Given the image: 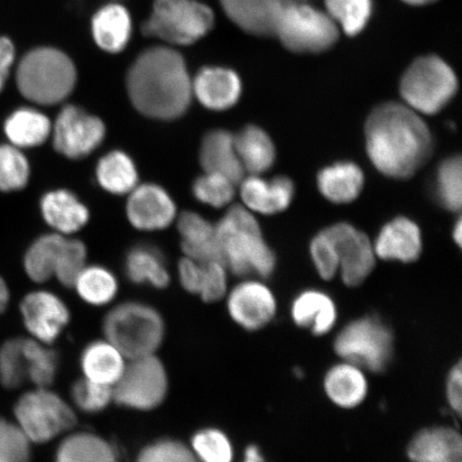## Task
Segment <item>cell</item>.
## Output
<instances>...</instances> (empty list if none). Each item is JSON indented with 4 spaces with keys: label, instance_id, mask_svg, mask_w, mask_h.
<instances>
[{
    "label": "cell",
    "instance_id": "obj_39",
    "mask_svg": "<svg viewBox=\"0 0 462 462\" xmlns=\"http://www.w3.org/2000/svg\"><path fill=\"white\" fill-rule=\"evenodd\" d=\"M190 444L196 458L200 462L234 461L233 443L221 430H199L194 433Z\"/></svg>",
    "mask_w": 462,
    "mask_h": 462
},
{
    "label": "cell",
    "instance_id": "obj_8",
    "mask_svg": "<svg viewBox=\"0 0 462 462\" xmlns=\"http://www.w3.org/2000/svg\"><path fill=\"white\" fill-rule=\"evenodd\" d=\"M334 350L346 362L373 373L385 371L394 352L391 328L378 317L351 321L334 340Z\"/></svg>",
    "mask_w": 462,
    "mask_h": 462
},
{
    "label": "cell",
    "instance_id": "obj_29",
    "mask_svg": "<svg viewBox=\"0 0 462 462\" xmlns=\"http://www.w3.org/2000/svg\"><path fill=\"white\" fill-rule=\"evenodd\" d=\"M132 33V21L124 5L111 4L101 8L92 19L95 42L107 53H120L128 45Z\"/></svg>",
    "mask_w": 462,
    "mask_h": 462
},
{
    "label": "cell",
    "instance_id": "obj_52",
    "mask_svg": "<svg viewBox=\"0 0 462 462\" xmlns=\"http://www.w3.org/2000/svg\"><path fill=\"white\" fill-rule=\"evenodd\" d=\"M244 462H264L263 455L260 453L258 447L250 446L246 448Z\"/></svg>",
    "mask_w": 462,
    "mask_h": 462
},
{
    "label": "cell",
    "instance_id": "obj_35",
    "mask_svg": "<svg viewBox=\"0 0 462 462\" xmlns=\"http://www.w3.org/2000/svg\"><path fill=\"white\" fill-rule=\"evenodd\" d=\"M73 287L84 302L92 306L111 303L118 292V281L111 271L101 265L83 269Z\"/></svg>",
    "mask_w": 462,
    "mask_h": 462
},
{
    "label": "cell",
    "instance_id": "obj_26",
    "mask_svg": "<svg viewBox=\"0 0 462 462\" xmlns=\"http://www.w3.org/2000/svg\"><path fill=\"white\" fill-rule=\"evenodd\" d=\"M323 386L328 400L343 409L360 406L368 393V381L363 369L346 361L328 369Z\"/></svg>",
    "mask_w": 462,
    "mask_h": 462
},
{
    "label": "cell",
    "instance_id": "obj_22",
    "mask_svg": "<svg viewBox=\"0 0 462 462\" xmlns=\"http://www.w3.org/2000/svg\"><path fill=\"white\" fill-rule=\"evenodd\" d=\"M199 161L205 172L227 177L236 186L245 178V170L236 154L234 135L226 130H212L202 138Z\"/></svg>",
    "mask_w": 462,
    "mask_h": 462
},
{
    "label": "cell",
    "instance_id": "obj_38",
    "mask_svg": "<svg viewBox=\"0 0 462 462\" xmlns=\"http://www.w3.org/2000/svg\"><path fill=\"white\" fill-rule=\"evenodd\" d=\"M328 14L349 36L366 26L372 14V0H326Z\"/></svg>",
    "mask_w": 462,
    "mask_h": 462
},
{
    "label": "cell",
    "instance_id": "obj_30",
    "mask_svg": "<svg viewBox=\"0 0 462 462\" xmlns=\"http://www.w3.org/2000/svg\"><path fill=\"white\" fill-rule=\"evenodd\" d=\"M235 148L245 171L259 176L273 166L275 146L268 133L257 125H246L234 135Z\"/></svg>",
    "mask_w": 462,
    "mask_h": 462
},
{
    "label": "cell",
    "instance_id": "obj_17",
    "mask_svg": "<svg viewBox=\"0 0 462 462\" xmlns=\"http://www.w3.org/2000/svg\"><path fill=\"white\" fill-rule=\"evenodd\" d=\"M297 2L299 0H219L225 14L236 26L256 36L274 34L282 14Z\"/></svg>",
    "mask_w": 462,
    "mask_h": 462
},
{
    "label": "cell",
    "instance_id": "obj_5",
    "mask_svg": "<svg viewBox=\"0 0 462 462\" xmlns=\"http://www.w3.org/2000/svg\"><path fill=\"white\" fill-rule=\"evenodd\" d=\"M107 342L125 359L154 355L165 337V323L159 311L146 303L128 301L115 306L103 319Z\"/></svg>",
    "mask_w": 462,
    "mask_h": 462
},
{
    "label": "cell",
    "instance_id": "obj_15",
    "mask_svg": "<svg viewBox=\"0 0 462 462\" xmlns=\"http://www.w3.org/2000/svg\"><path fill=\"white\" fill-rule=\"evenodd\" d=\"M231 319L246 331L267 327L276 314V299L263 282L246 281L236 285L227 299Z\"/></svg>",
    "mask_w": 462,
    "mask_h": 462
},
{
    "label": "cell",
    "instance_id": "obj_9",
    "mask_svg": "<svg viewBox=\"0 0 462 462\" xmlns=\"http://www.w3.org/2000/svg\"><path fill=\"white\" fill-rule=\"evenodd\" d=\"M16 425L28 440L45 443L71 430L77 425L73 408L48 388L27 392L14 407Z\"/></svg>",
    "mask_w": 462,
    "mask_h": 462
},
{
    "label": "cell",
    "instance_id": "obj_6",
    "mask_svg": "<svg viewBox=\"0 0 462 462\" xmlns=\"http://www.w3.org/2000/svg\"><path fill=\"white\" fill-rule=\"evenodd\" d=\"M215 25V14L196 0H154L152 13L142 25L143 36L173 45L198 42Z\"/></svg>",
    "mask_w": 462,
    "mask_h": 462
},
{
    "label": "cell",
    "instance_id": "obj_12",
    "mask_svg": "<svg viewBox=\"0 0 462 462\" xmlns=\"http://www.w3.org/2000/svg\"><path fill=\"white\" fill-rule=\"evenodd\" d=\"M103 121L75 106H66L51 125L54 148L68 159L88 157L106 138Z\"/></svg>",
    "mask_w": 462,
    "mask_h": 462
},
{
    "label": "cell",
    "instance_id": "obj_55",
    "mask_svg": "<svg viewBox=\"0 0 462 462\" xmlns=\"http://www.w3.org/2000/svg\"><path fill=\"white\" fill-rule=\"evenodd\" d=\"M404 3H408L410 5H426L431 2H435V0H403Z\"/></svg>",
    "mask_w": 462,
    "mask_h": 462
},
{
    "label": "cell",
    "instance_id": "obj_33",
    "mask_svg": "<svg viewBox=\"0 0 462 462\" xmlns=\"http://www.w3.org/2000/svg\"><path fill=\"white\" fill-rule=\"evenodd\" d=\"M5 132L17 148H32L42 144L51 134V123L48 116L37 109H17L5 125Z\"/></svg>",
    "mask_w": 462,
    "mask_h": 462
},
{
    "label": "cell",
    "instance_id": "obj_49",
    "mask_svg": "<svg viewBox=\"0 0 462 462\" xmlns=\"http://www.w3.org/2000/svg\"><path fill=\"white\" fill-rule=\"evenodd\" d=\"M310 255L321 279L330 281L337 274L339 270L338 253L326 230L320 231L311 241Z\"/></svg>",
    "mask_w": 462,
    "mask_h": 462
},
{
    "label": "cell",
    "instance_id": "obj_40",
    "mask_svg": "<svg viewBox=\"0 0 462 462\" xmlns=\"http://www.w3.org/2000/svg\"><path fill=\"white\" fill-rule=\"evenodd\" d=\"M461 158L450 157L439 166L436 176V198L443 208L457 212L461 208Z\"/></svg>",
    "mask_w": 462,
    "mask_h": 462
},
{
    "label": "cell",
    "instance_id": "obj_7",
    "mask_svg": "<svg viewBox=\"0 0 462 462\" xmlns=\"http://www.w3.org/2000/svg\"><path fill=\"white\" fill-rule=\"evenodd\" d=\"M452 68L437 56L419 58L403 74L401 95L414 112L435 115L452 101L457 92Z\"/></svg>",
    "mask_w": 462,
    "mask_h": 462
},
{
    "label": "cell",
    "instance_id": "obj_4",
    "mask_svg": "<svg viewBox=\"0 0 462 462\" xmlns=\"http://www.w3.org/2000/svg\"><path fill=\"white\" fill-rule=\"evenodd\" d=\"M77 69L61 51L39 48L23 57L16 83L27 100L40 106H55L72 94L77 84Z\"/></svg>",
    "mask_w": 462,
    "mask_h": 462
},
{
    "label": "cell",
    "instance_id": "obj_44",
    "mask_svg": "<svg viewBox=\"0 0 462 462\" xmlns=\"http://www.w3.org/2000/svg\"><path fill=\"white\" fill-rule=\"evenodd\" d=\"M87 248L82 241L66 236L58 255L55 274L60 284L72 288L75 280L86 267Z\"/></svg>",
    "mask_w": 462,
    "mask_h": 462
},
{
    "label": "cell",
    "instance_id": "obj_46",
    "mask_svg": "<svg viewBox=\"0 0 462 462\" xmlns=\"http://www.w3.org/2000/svg\"><path fill=\"white\" fill-rule=\"evenodd\" d=\"M31 461V441L19 426L0 418V462Z\"/></svg>",
    "mask_w": 462,
    "mask_h": 462
},
{
    "label": "cell",
    "instance_id": "obj_45",
    "mask_svg": "<svg viewBox=\"0 0 462 462\" xmlns=\"http://www.w3.org/2000/svg\"><path fill=\"white\" fill-rule=\"evenodd\" d=\"M70 393L75 407L85 413L101 412L113 401L112 386L97 384L86 378L75 381Z\"/></svg>",
    "mask_w": 462,
    "mask_h": 462
},
{
    "label": "cell",
    "instance_id": "obj_1",
    "mask_svg": "<svg viewBox=\"0 0 462 462\" xmlns=\"http://www.w3.org/2000/svg\"><path fill=\"white\" fill-rule=\"evenodd\" d=\"M366 152L373 165L384 176L411 178L432 152L429 125L408 106L381 104L365 124Z\"/></svg>",
    "mask_w": 462,
    "mask_h": 462
},
{
    "label": "cell",
    "instance_id": "obj_32",
    "mask_svg": "<svg viewBox=\"0 0 462 462\" xmlns=\"http://www.w3.org/2000/svg\"><path fill=\"white\" fill-rule=\"evenodd\" d=\"M55 462H118V455L106 439L82 431L63 439L56 450Z\"/></svg>",
    "mask_w": 462,
    "mask_h": 462
},
{
    "label": "cell",
    "instance_id": "obj_23",
    "mask_svg": "<svg viewBox=\"0 0 462 462\" xmlns=\"http://www.w3.org/2000/svg\"><path fill=\"white\" fill-rule=\"evenodd\" d=\"M184 256L200 263H222L219 254L216 225L193 211L182 212L177 221Z\"/></svg>",
    "mask_w": 462,
    "mask_h": 462
},
{
    "label": "cell",
    "instance_id": "obj_18",
    "mask_svg": "<svg viewBox=\"0 0 462 462\" xmlns=\"http://www.w3.org/2000/svg\"><path fill=\"white\" fill-rule=\"evenodd\" d=\"M192 92L201 106L210 111H227L240 99L241 79L229 69L207 67L192 79Z\"/></svg>",
    "mask_w": 462,
    "mask_h": 462
},
{
    "label": "cell",
    "instance_id": "obj_28",
    "mask_svg": "<svg viewBox=\"0 0 462 462\" xmlns=\"http://www.w3.org/2000/svg\"><path fill=\"white\" fill-rule=\"evenodd\" d=\"M317 186L323 198L333 204H349L362 192L364 173L354 162H337L318 173Z\"/></svg>",
    "mask_w": 462,
    "mask_h": 462
},
{
    "label": "cell",
    "instance_id": "obj_50",
    "mask_svg": "<svg viewBox=\"0 0 462 462\" xmlns=\"http://www.w3.org/2000/svg\"><path fill=\"white\" fill-rule=\"evenodd\" d=\"M462 367L458 362L450 369L447 380V398L450 409L460 415L462 409Z\"/></svg>",
    "mask_w": 462,
    "mask_h": 462
},
{
    "label": "cell",
    "instance_id": "obj_43",
    "mask_svg": "<svg viewBox=\"0 0 462 462\" xmlns=\"http://www.w3.org/2000/svg\"><path fill=\"white\" fill-rule=\"evenodd\" d=\"M236 184L229 178L217 172H205L193 183L194 198L202 204L223 208L235 198Z\"/></svg>",
    "mask_w": 462,
    "mask_h": 462
},
{
    "label": "cell",
    "instance_id": "obj_27",
    "mask_svg": "<svg viewBox=\"0 0 462 462\" xmlns=\"http://www.w3.org/2000/svg\"><path fill=\"white\" fill-rule=\"evenodd\" d=\"M125 359L124 355L106 339L95 340L85 346L79 365L86 379L113 388L125 372Z\"/></svg>",
    "mask_w": 462,
    "mask_h": 462
},
{
    "label": "cell",
    "instance_id": "obj_10",
    "mask_svg": "<svg viewBox=\"0 0 462 462\" xmlns=\"http://www.w3.org/2000/svg\"><path fill=\"white\" fill-rule=\"evenodd\" d=\"M274 36L297 53H319L337 42L338 28L330 15L299 0L282 14Z\"/></svg>",
    "mask_w": 462,
    "mask_h": 462
},
{
    "label": "cell",
    "instance_id": "obj_31",
    "mask_svg": "<svg viewBox=\"0 0 462 462\" xmlns=\"http://www.w3.org/2000/svg\"><path fill=\"white\" fill-rule=\"evenodd\" d=\"M125 271L134 284H147L164 289L170 285L171 277L164 256L152 245H137L126 254Z\"/></svg>",
    "mask_w": 462,
    "mask_h": 462
},
{
    "label": "cell",
    "instance_id": "obj_21",
    "mask_svg": "<svg viewBox=\"0 0 462 462\" xmlns=\"http://www.w3.org/2000/svg\"><path fill=\"white\" fill-rule=\"evenodd\" d=\"M407 454L411 462H462L460 433L447 426L425 429L411 439Z\"/></svg>",
    "mask_w": 462,
    "mask_h": 462
},
{
    "label": "cell",
    "instance_id": "obj_47",
    "mask_svg": "<svg viewBox=\"0 0 462 462\" xmlns=\"http://www.w3.org/2000/svg\"><path fill=\"white\" fill-rule=\"evenodd\" d=\"M136 462H199L193 450L176 439H160L144 447Z\"/></svg>",
    "mask_w": 462,
    "mask_h": 462
},
{
    "label": "cell",
    "instance_id": "obj_34",
    "mask_svg": "<svg viewBox=\"0 0 462 462\" xmlns=\"http://www.w3.org/2000/svg\"><path fill=\"white\" fill-rule=\"evenodd\" d=\"M96 176L100 187L114 195L129 194L138 183L134 161L120 150L106 153L97 162Z\"/></svg>",
    "mask_w": 462,
    "mask_h": 462
},
{
    "label": "cell",
    "instance_id": "obj_41",
    "mask_svg": "<svg viewBox=\"0 0 462 462\" xmlns=\"http://www.w3.org/2000/svg\"><path fill=\"white\" fill-rule=\"evenodd\" d=\"M27 377L24 338H13L0 348V383L7 389L19 388Z\"/></svg>",
    "mask_w": 462,
    "mask_h": 462
},
{
    "label": "cell",
    "instance_id": "obj_51",
    "mask_svg": "<svg viewBox=\"0 0 462 462\" xmlns=\"http://www.w3.org/2000/svg\"><path fill=\"white\" fill-rule=\"evenodd\" d=\"M15 57L14 43L8 38H0V92L4 89Z\"/></svg>",
    "mask_w": 462,
    "mask_h": 462
},
{
    "label": "cell",
    "instance_id": "obj_36",
    "mask_svg": "<svg viewBox=\"0 0 462 462\" xmlns=\"http://www.w3.org/2000/svg\"><path fill=\"white\" fill-rule=\"evenodd\" d=\"M66 236L50 234L33 242L25 256L26 273L33 282H45L55 274L58 255Z\"/></svg>",
    "mask_w": 462,
    "mask_h": 462
},
{
    "label": "cell",
    "instance_id": "obj_48",
    "mask_svg": "<svg viewBox=\"0 0 462 462\" xmlns=\"http://www.w3.org/2000/svg\"><path fill=\"white\" fill-rule=\"evenodd\" d=\"M199 296L207 303L219 301L227 291V268L222 263H201Z\"/></svg>",
    "mask_w": 462,
    "mask_h": 462
},
{
    "label": "cell",
    "instance_id": "obj_24",
    "mask_svg": "<svg viewBox=\"0 0 462 462\" xmlns=\"http://www.w3.org/2000/svg\"><path fill=\"white\" fill-rule=\"evenodd\" d=\"M42 211L45 222L57 234L72 235L86 226L89 221V210L77 195L68 189L51 190L42 200Z\"/></svg>",
    "mask_w": 462,
    "mask_h": 462
},
{
    "label": "cell",
    "instance_id": "obj_3",
    "mask_svg": "<svg viewBox=\"0 0 462 462\" xmlns=\"http://www.w3.org/2000/svg\"><path fill=\"white\" fill-rule=\"evenodd\" d=\"M217 242L222 263L238 276L257 274L263 279L273 274L276 257L265 244L255 217L246 208L230 207L216 225Z\"/></svg>",
    "mask_w": 462,
    "mask_h": 462
},
{
    "label": "cell",
    "instance_id": "obj_53",
    "mask_svg": "<svg viewBox=\"0 0 462 462\" xmlns=\"http://www.w3.org/2000/svg\"><path fill=\"white\" fill-rule=\"evenodd\" d=\"M9 303V289L0 277V314L4 313Z\"/></svg>",
    "mask_w": 462,
    "mask_h": 462
},
{
    "label": "cell",
    "instance_id": "obj_20",
    "mask_svg": "<svg viewBox=\"0 0 462 462\" xmlns=\"http://www.w3.org/2000/svg\"><path fill=\"white\" fill-rule=\"evenodd\" d=\"M421 247L418 225L408 217H398L380 230L374 250L381 259L409 263L419 259Z\"/></svg>",
    "mask_w": 462,
    "mask_h": 462
},
{
    "label": "cell",
    "instance_id": "obj_16",
    "mask_svg": "<svg viewBox=\"0 0 462 462\" xmlns=\"http://www.w3.org/2000/svg\"><path fill=\"white\" fill-rule=\"evenodd\" d=\"M125 209L132 226L143 231L169 227L177 216L171 196L154 183L137 184L129 193Z\"/></svg>",
    "mask_w": 462,
    "mask_h": 462
},
{
    "label": "cell",
    "instance_id": "obj_25",
    "mask_svg": "<svg viewBox=\"0 0 462 462\" xmlns=\"http://www.w3.org/2000/svg\"><path fill=\"white\" fill-rule=\"evenodd\" d=\"M292 320L300 328H308L320 337L337 325V309L326 292L310 289L299 294L291 305Z\"/></svg>",
    "mask_w": 462,
    "mask_h": 462
},
{
    "label": "cell",
    "instance_id": "obj_37",
    "mask_svg": "<svg viewBox=\"0 0 462 462\" xmlns=\"http://www.w3.org/2000/svg\"><path fill=\"white\" fill-rule=\"evenodd\" d=\"M27 377L37 388H49L57 377L60 360L54 350L36 339H24Z\"/></svg>",
    "mask_w": 462,
    "mask_h": 462
},
{
    "label": "cell",
    "instance_id": "obj_19",
    "mask_svg": "<svg viewBox=\"0 0 462 462\" xmlns=\"http://www.w3.org/2000/svg\"><path fill=\"white\" fill-rule=\"evenodd\" d=\"M239 184L241 199L246 209L267 216L285 211L291 205L296 193L293 181L285 176L264 180L259 176L251 175L242 179Z\"/></svg>",
    "mask_w": 462,
    "mask_h": 462
},
{
    "label": "cell",
    "instance_id": "obj_2",
    "mask_svg": "<svg viewBox=\"0 0 462 462\" xmlns=\"http://www.w3.org/2000/svg\"><path fill=\"white\" fill-rule=\"evenodd\" d=\"M126 89L136 111L158 120L180 118L193 99L186 61L165 46L149 49L137 57L126 77Z\"/></svg>",
    "mask_w": 462,
    "mask_h": 462
},
{
    "label": "cell",
    "instance_id": "obj_13",
    "mask_svg": "<svg viewBox=\"0 0 462 462\" xmlns=\"http://www.w3.org/2000/svg\"><path fill=\"white\" fill-rule=\"evenodd\" d=\"M325 230L338 253V271L345 284L360 286L374 268L375 254L372 242L348 223H337Z\"/></svg>",
    "mask_w": 462,
    "mask_h": 462
},
{
    "label": "cell",
    "instance_id": "obj_11",
    "mask_svg": "<svg viewBox=\"0 0 462 462\" xmlns=\"http://www.w3.org/2000/svg\"><path fill=\"white\" fill-rule=\"evenodd\" d=\"M131 361L113 386V401L135 411L158 408L169 392V375L163 363L154 355Z\"/></svg>",
    "mask_w": 462,
    "mask_h": 462
},
{
    "label": "cell",
    "instance_id": "obj_42",
    "mask_svg": "<svg viewBox=\"0 0 462 462\" xmlns=\"http://www.w3.org/2000/svg\"><path fill=\"white\" fill-rule=\"evenodd\" d=\"M28 161L14 144L0 146V190L11 192L26 187L29 179Z\"/></svg>",
    "mask_w": 462,
    "mask_h": 462
},
{
    "label": "cell",
    "instance_id": "obj_54",
    "mask_svg": "<svg viewBox=\"0 0 462 462\" xmlns=\"http://www.w3.org/2000/svg\"><path fill=\"white\" fill-rule=\"evenodd\" d=\"M461 239H462L461 219H458L457 224H456V226L454 228V240H455L456 244H457L459 246L461 245Z\"/></svg>",
    "mask_w": 462,
    "mask_h": 462
},
{
    "label": "cell",
    "instance_id": "obj_14",
    "mask_svg": "<svg viewBox=\"0 0 462 462\" xmlns=\"http://www.w3.org/2000/svg\"><path fill=\"white\" fill-rule=\"evenodd\" d=\"M21 314L33 339L45 345L55 343L71 319L63 300L45 291L28 293L21 303Z\"/></svg>",
    "mask_w": 462,
    "mask_h": 462
}]
</instances>
